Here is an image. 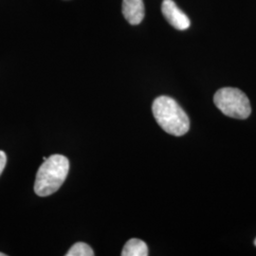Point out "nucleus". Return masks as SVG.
<instances>
[{
    "instance_id": "39448f33",
    "label": "nucleus",
    "mask_w": 256,
    "mask_h": 256,
    "mask_svg": "<svg viewBox=\"0 0 256 256\" xmlns=\"http://www.w3.org/2000/svg\"><path fill=\"white\" fill-rule=\"evenodd\" d=\"M122 12L130 25H138L144 18V0H124Z\"/></svg>"
},
{
    "instance_id": "0eeeda50",
    "label": "nucleus",
    "mask_w": 256,
    "mask_h": 256,
    "mask_svg": "<svg viewBox=\"0 0 256 256\" xmlns=\"http://www.w3.org/2000/svg\"><path fill=\"white\" fill-rule=\"evenodd\" d=\"M94 252L90 246L86 243L78 242L75 243L70 250L66 254V256H93Z\"/></svg>"
},
{
    "instance_id": "7ed1b4c3",
    "label": "nucleus",
    "mask_w": 256,
    "mask_h": 256,
    "mask_svg": "<svg viewBox=\"0 0 256 256\" xmlns=\"http://www.w3.org/2000/svg\"><path fill=\"white\" fill-rule=\"evenodd\" d=\"M214 102L216 108L226 116L234 119H247L252 108L247 95L238 88H224L214 94Z\"/></svg>"
},
{
    "instance_id": "f03ea898",
    "label": "nucleus",
    "mask_w": 256,
    "mask_h": 256,
    "mask_svg": "<svg viewBox=\"0 0 256 256\" xmlns=\"http://www.w3.org/2000/svg\"><path fill=\"white\" fill-rule=\"evenodd\" d=\"M70 171V162L64 156H50L40 166L34 182V192L45 198L59 190Z\"/></svg>"
},
{
    "instance_id": "f257e3e1",
    "label": "nucleus",
    "mask_w": 256,
    "mask_h": 256,
    "mask_svg": "<svg viewBox=\"0 0 256 256\" xmlns=\"http://www.w3.org/2000/svg\"><path fill=\"white\" fill-rule=\"evenodd\" d=\"M152 111L156 122L166 133L180 137L189 131L188 115L174 99L168 96L158 97L153 102Z\"/></svg>"
},
{
    "instance_id": "6e6552de",
    "label": "nucleus",
    "mask_w": 256,
    "mask_h": 256,
    "mask_svg": "<svg viewBox=\"0 0 256 256\" xmlns=\"http://www.w3.org/2000/svg\"><path fill=\"white\" fill-rule=\"evenodd\" d=\"M6 164H7V156L3 151H0V176L3 173Z\"/></svg>"
},
{
    "instance_id": "20e7f679",
    "label": "nucleus",
    "mask_w": 256,
    "mask_h": 256,
    "mask_svg": "<svg viewBox=\"0 0 256 256\" xmlns=\"http://www.w3.org/2000/svg\"><path fill=\"white\" fill-rule=\"evenodd\" d=\"M162 12L168 23L174 28L178 30H185L190 27V19L178 7L173 0H164Z\"/></svg>"
},
{
    "instance_id": "9d476101",
    "label": "nucleus",
    "mask_w": 256,
    "mask_h": 256,
    "mask_svg": "<svg viewBox=\"0 0 256 256\" xmlns=\"http://www.w3.org/2000/svg\"><path fill=\"white\" fill-rule=\"evenodd\" d=\"M254 245H256V240H254Z\"/></svg>"
},
{
    "instance_id": "423d86ee",
    "label": "nucleus",
    "mask_w": 256,
    "mask_h": 256,
    "mask_svg": "<svg viewBox=\"0 0 256 256\" xmlns=\"http://www.w3.org/2000/svg\"><path fill=\"white\" fill-rule=\"evenodd\" d=\"M148 254L146 243L137 238L128 240L122 252V256H147Z\"/></svg>"
},
{
    "instance_id": "9b49d317",
    "label": "nucleus",
    "mask_w": 256,
    "mask_h": 256,
    "mask_svg": "<svg viewBox=\"0 0 256 256\" xmlns=\"http://www.w3.org/2000/svg\"><path fill=\"white\" fill-rule=\"evenodd\" d=\"M66 1H68V0H66Z\"/></svg>"
},
{
    "instance_id": "1a4fd4ad",
    "label": "nucleus",
    "mask_w": 256,
    "mask_h": 256,
    "mask_svg": "<svg viewBox=\"0 0 256 256\" xmlns=\"http://www.w3.org/2000/svg\"><path fill=\"white\" fill-rule=\"evenodd\" d=\"M7 254H3V252H0V256H6Z\"/></svg>"
}]
</instances>
